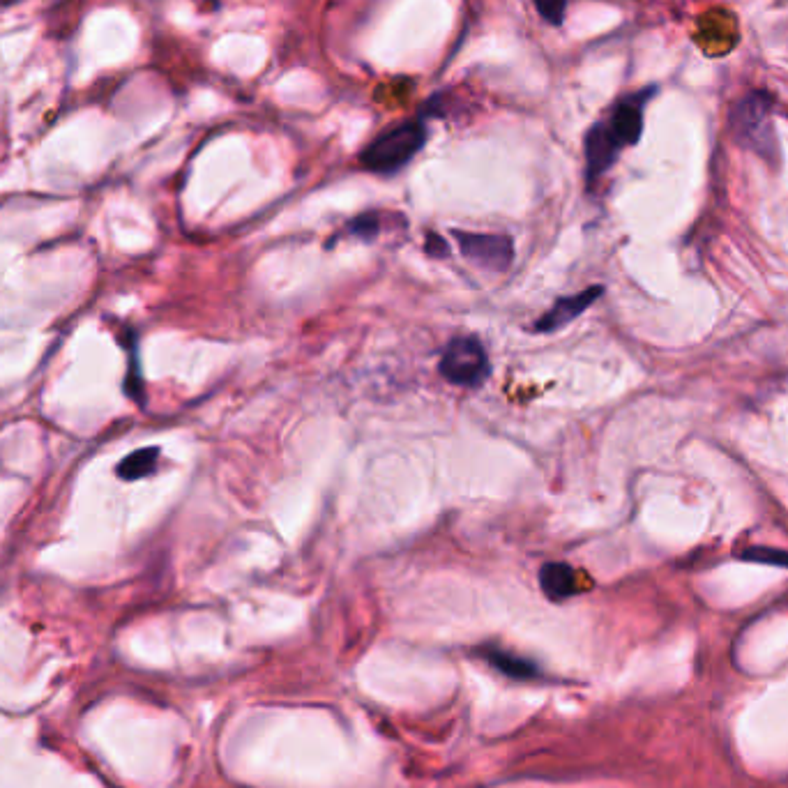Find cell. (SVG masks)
Instances as JSON below:
<instances>
[{
	"instance_id": "5bb4252c",
	"label": "cell",
	"mask_w": 788,
	"mask_h": 788,
	"mask_svg": "<svg viewBox=\"0 0 788 788\" xmlns=\"http://www.w3.org/2000/svg\"><path fill=\"white\" fill-rule=\"evenodd\" d=\"M427 252L431 254V256H436V259H443V256H447V249H445V242L436 236V233H431V236H427Z\"/></svg>"
},
{
	"instance_id": "6da1fadb",
	"label": "cell",
	"mask_w": 788,
	"mask_h": 788,
	"mask_svg": "<svg viewBox=\"0 0 788 788\" xmlns=\"http://www.w3.org/2000/svg\"><path fill=\"white\" fill-rule=\"evenodd\" d=\"M427 143V127L422 120H406L378 134L369 146L362 150L360 164L371 173H397L420 153Z\"/></svg>"
},
{
	"instance_id": "7c38bea8",
	"label": "cell",
	"mask_w": 788,
	"mask_h": 788,
	"mask_svg": "<svg viewBox=\"0 0 788 788\" xmlns=\"http://www.w3.org/2000/svg\"><path fill=\"white\" fill-rule=\"evenodd\" d=\"M540 17L547 21L551 26H560L565 21V10H567V0H533Z\"/></svg>"
},
{
	"instance_id": "52a82bcc",
	"label": "cell",
	"mask_w": 788,
	"mask_h": 788,
	"mask_svg": "<svg viewBox=\"0 0 788 788\" xmlns=\"http://www.w3.org/2000/svg\"><path fill=\"white\" fill-rule=\"evenodd\" d=\"M602 293H604L602 286H590V289L581 291L577 295H570V298L556 300V305H553L549 312L537 321V330L556 332L560 328H565V325H570L574 318L586 312V309L593 305Z\"/></svg>"
},
{
	"instance_id": "8fae6325",
	"label": "cell",
	"mask_w": 788,
	"mask_h": 788,
	"mask_svg": "<svg viewBox=\"0 0 788 788\" xmlns=\"http://www.w3.org/2000/svg\"><path fill=\"white\" fill-rule=\"evenodd\" d=\"M742 558L749 560V563H763V565H775V567H786L788 570V553L779 549H768V547H754L742 553Z\"/></svg>"
},
{
	"instance_id": "30bf717a",
	"label": "cell",
	"mask_w": 788,
	"mask_h": 788,
	"mask_svg": "<svg viewBox=\"0 0 788 788\" xmlns=\"http://www.w3.org/2000/svg\"><path fill=\"white\" fill-rule=\"evenodd\" d=\"M484 659H487L491 666H496L498 671H503L505 676H510V678H533V676H537V666L533 662H528V659L519 657V655L507 653V650L487 648V650H484Z\"/></svg>"
},
{
	"instance_id": "7a4b0ae2",
	"label": "cell",
	"mask_w": 788,
	"mask_h": 788,
	"mask_svg": "<svg viewBox=\"0 0 788 788\" xmlns=\"http://www.w3.org/2000/svg\"><path fill=\"white\" fill-rule=\"evenodd\" d=\"M770 106V95L754 90V93L742 97L731 111L733 134L738 136V141L754 148L756 153L763 157H772V153H775V132H772L770 123Z\"/></svg>"
},
{
	"instance_id": "ba28073f",
	"label": "cell",
	"mask_w": 788,
	"mask_h": 788,
	"mask_svg": "<svg viewBox=\"0 0 788 788\" xmlns=\"http://www.w3.org/2000/svg\"><path fill=\"white\" fill-rule=\"evenodd\" d=\"M540 586L551 602H565L579 593V577L570 565L547 563L540 570Z\"/></svg>"
},
{
	"instance_id": "277c9868",
	"label": "cell",
	"mask_w": 788,
	"mask_h": 788,
	"mask_svg": "<svg viewBox=\"0 0 788 788\" xmlns=\"http://www.w3.org/2000/svg\"><path fill=\"white\" fill-rule=\"evenodd\" d=\"M454 238H457L461 254H464L466 259H471L473 263L480 265V268H487L491 272L507 270V265L514 259L512 240L507 236L454 231Z\"/></svg>"
},
{
	"instance_id": "8992f818",
	"label": "cell",
	"mask_w": 788,
	"mask_h": 788,
	"mask_svg": "<svg viewBox=\"0 0 788 788\" xmlns=\"http://www.w3.org/2000/svg\"><path fill=\"white\" fill-rule=\"evenodd\" d=\"M643 100L646 95H634L627 97V100L618 102L616 109H613L611 118L606 120L611 134L616 136L620 146H634L639 143L641 132H643Z\"/></svg>"
},
{
	"instance_id": "3957f363",
	"label": "cell",
	"mask_w": 788,
	"mask_h": 788,
	"mask_svg": "<svg viewBox=\"0 0 788 788\" xmlns=\"http://www.w3.org/2000/svg\"><path fill=\"white\" fill-rule=\"evenodd\" d=\"M445 381L459 388H477L489 376V358L475 337H457L445 346L438 362Z\"/></svg>"
},
{
	"instance_id": "4fadbf2b",
	"label": "cell",
	"mask_w": 788,
	"mask_h": 788,
	"mask_svg": "<svg viewBox=\"0 0 788 788\" xmlns=\"http://www.w3.org/2000/svg\"><path fill=\"white\" fill-rule=\"evenodd\" d=\"M378 229H381V226H378V217L374 212H365V215H360L351 222V233L365 240H374L378 236Z\"/></svg>"
},
{
	"instance_id": "5b68a950",
	"label": "cell",
	"mask_w": 788,
	"mask_h": 788,
	"mask_svg": "<svg viewBox=\"0 0 788 788\" xmlns=\"http://www.w3.org/2000/svg\"><path fill=\"white\" fill-rule=\"evenodd\" d=\"M620 143L616 136L611 134L609 125L595 123L590 127L586 134V141H583V153H586V176L588 180L600 178L602 173H606L613 166V162L618 159L620 153Z\"/></svg>"
},
{
	"instance_id": "9c48e42d",
	"label": "cell",
	"mask_w": 788,
	"mask_h": 788,
	"mask_svg": "<svg viewBox=\"0 0 788 788\" xmlns=\"http://www.w3.org/2000/svg\"><path fill=\"white\" fill-rule=\"evenodd\" d=\"M157 459L159 447H141V450L127 454V457L120 461L116 473L118 477H123V480H141V477L155 471Z\"/></svg>"
}]
</instances>
